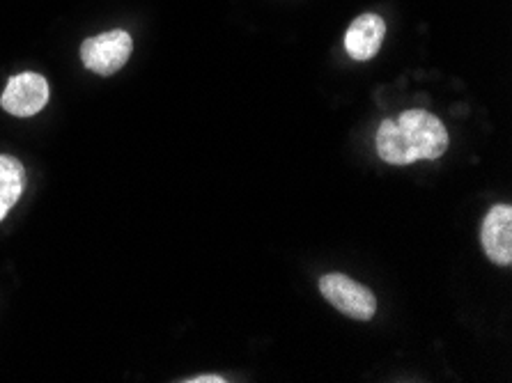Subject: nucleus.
I'll return each instance as SVG.
<instances>
[{"label":"nucleus","mask_w":512,"mask_h":383,"mask_svg":"<svg viewBox=\"0 0 512 383\" xmlns=\"http://www.w3.org/2000/svg\"><path fill=\"white\" fill-rule=\"evenodd\" d=\"M395 122H398L402 136L407 138V143L414 150L418 161H434L446 154L451 140H448L444 122L437 115L414 108V111L402 113Z\"/></svg>","instance_id":"nucleus-1"},{"label":"nucleus","mask_w":512,"mask_h":383,"mask_svg":"<svg viewBox=\"0 0 512 383\" xmlns=\"http://www.w3.org/2000/svg\"><path fill=\"white\" fill-rule=\"evenodd\" d=\"M320 292L333 308L356 322H370L377 312V299L368 287L345 273H327L320 278Z\"/></svg>","instance_id":"nucleus-2"},{"label":"nucleus","mask_w":512,"mask_h":383,"mask_svg":"<svg viewBox=\"0 0 512 383\" xmlns=\"http://www.w3.org/2000/svg\"><path fill=\"white\" fill-rule=\"evenodd\" d=\"M131 51H134V39L127 30H108V33L85 39L81 44V60L90 72L113 76L127 65Z\"/></svg>","instance_id":"nucleus-3"},{"label":"nucleus","mask_w":512,"mask_h":383,"mask_svg":"<svg viewBox=\"0 0 512 383\" xmlns=\"http://www.w3.org/2000/svg\"><path fill=\"white\" fill-rule=\"evenodd\" d=\"M49 104V83L37 72H21L7 81L0 106L14 117H33Z\"/></svg>","instance_id":"nucleus-4"},{"label":"nucleus","mask_w":512,"mask_h":383,"mask_svg":"<svg viewBox=\"0 0 512 383\" xmlns=\"http://www.w3.org/2000/svg\"><path fill=\"white\" fill-rule=\"evenodd\" d=\"M480 244L485 255L499 267H510L512 262V207L494 205L487 211L483 228H480Z\"/></svg>","instance_id":"nucleus-5"},{"label":"nucleus","mask_w":512,"mask_h":383,"mask_svg":"<svg viewBox=\"0 0 512 383\" xmlns=\"http://www.w3.org/2000/svg\"><path fill=\"white\" fill-rule=\"evenodd\" d=\"M386 37V21L379 14L366 12L352 21L345 33L347 56L356 62L372 60L382 49Z\"/></svg>","instance_id":"nucleus-6"},{"label":"nucleus","mask_w":512,"mask_h":383,"mask_svg":"<svg viewBox=\"0 0 512 383\" xmlns=\"http://www.w3.org/2000/svg\"><path fill=\"white\" fill-rule=\"evenodd\" d=\"M377 154L379 159L389 166H409L416 163V154L411 150L407 138L402 136V131L395 120H384L379 124L377 131Z\"/></svg>","instance_id":"nucleus-7"},{"label":"nucleus","mask_w":512,"mask_h":383,"mask_svg":"<svg viewBox=\"0 0 512 383\" xmlns=\"http://www.w3.org/2000/svg\"><path fill=\"white\" fill-rule=\"evenodd\" d=\"M26 191V168L14 156L0 154V202L12 209Z\"/></svg>","instance_id":"nucleus-8"},{"label":"nucleus","mask_w":512,"mask_h":383,"mask_svg":"<svg viewBox=\"0 0 512 383\" xmlns=\"http://www.w3.org/2000/svg\"><path fill=\"white\" fill-rule=\"evenodd\" d=\"M189 383H226L223 377H216V374H205V377H193V379H184Z\"/></svg>","instance_id":"nucleus-9"},{"label":"nucleus","mask_w":512,"mask_h":383,"mask_svg":"<svg viewBox=\"0 0 512 383\" xmlns=\"http://www.w3.org/2000/svg\"><path fill=\"white\" fill-rule=\"evenodd\" d=\"M7 211H10V209H7L5 205H3V202H0V221H5V216H7Z\"/></svg>","instance_id":"nucleus-10"}]
</instances>
